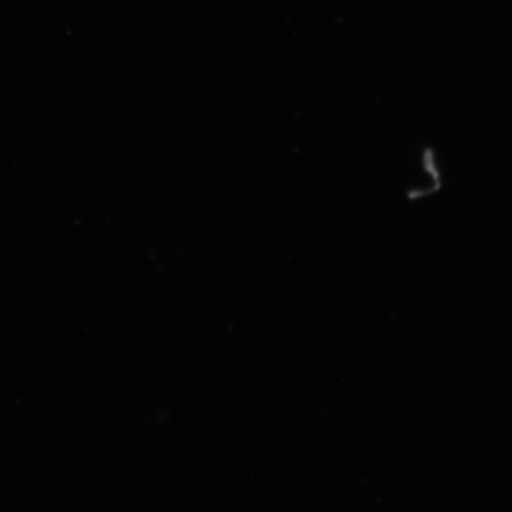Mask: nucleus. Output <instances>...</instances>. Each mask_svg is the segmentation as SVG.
Listing matches in <instances>:
<instances>
[]
</instances>
